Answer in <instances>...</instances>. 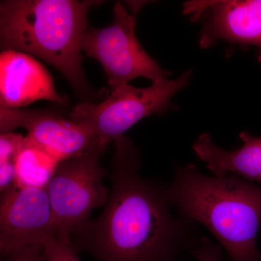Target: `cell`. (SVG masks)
<instances>
[{
    "mask_svg": "<svg viewBox=\"0 0 261 261\" xmlns=\"http://www.w3.org/2000/svg\"><path fill=\"white\" fill-rule=\"evenodd\" d=\"M97 0H5L0 3L2 51L13 50L53 65L70 84L82 102L97 93L82 65L81 41L87 30V13Z\"/></svg>",
    "mask_w": 261,
    "mask_h": 261,
    "instance_id": "cell-3",
    "label": "cell"
},
{
    "mask_svg": "<svg viewBox=\"0 0 261 261\" xmlns=\"http://www.w3.org/2000/svg\"><path fill=\"white\" fill-rule=\"evenodd\" d=\"M25 137L15 132L0 135V191H9L16 185L15 163L23 147Z\"/></svg>",
    "mask_w": 261,
    "mask_h": 261,
    "instance_id": "cell-13",
    "label": "cell"
},
{
    "mask_svg": "<svg viewBox=\"0 0 261 261\" xmlns=\"http://www.w3.org/2000/svg\"><path fill=\"white\" fill-rule=\"evenodd\" d=\"M142 5L132 3L128 9L117 3L113 23L87 29L82 38L81 50L100 63L112 91L140 77L155 82L171 74L146 53L136 36V18Z\"/></svg>",
    "mask_w": 261,
    "mask_h": 261,
    "instance_id": "cell-6",
    "label": "cell"
},
{
    "mask_svg": "<svg viewBox=\"0 0 261 261\" xmlns=\"http://www.w3.org/2000/svg\"><path fill=\"white\" fill-rule=\"evenodd\" d=\"M60 162L25 137L15 163L17 186L46 189Z\"/></svg>",
    "mask_w": 261,
    "mask_h": 261,
    "instance_id": "cell-12",
    "label": "cell"
},
{
    "mask_svg": "<svg viewBox=\"0 0 261 261\" xmlns=\"http://www.w3.org/2000/svg\"><path fill=\"white\" fill-rule=\"evenodd\" d=\"M5 258L7 261H47L42 245L25 247Z\"/></svg>",
    "mask_w": 261,
    "mask_h": 261,
    "instance_id": "cell-16",
    "label": "cell"
},
{
    "mask_svg": "<svg viewBox=\"0 0 261 261\" xmlns=\"http://www.w3.org/2000/svg\"><path fill=\"white\" fill-rule=\"evenodd\" d=\"M39 100L67 105L47 68L34 57L13 50L0 54V107L25 108Z\"/></svg>",
    "mask_w": 261,
    "mask_h": 261,
    "instance_id": "cell-10",
    "label": "cell"
},
{
    "mask_svg": "<svg viewBox=\"0 0 261 261\" xmlns=\"http://www.w3.org/2000/svg\"><path fill=\"white\" fill-rule=\"evenodd\" d=\"M42 245L47 261H82L69 236L56 233L46 239Z\"/></svg>",
    "mask_w": 261,
    "mask_h": 261,
    "instance_id": "cell-14",
    "label": "cell"
},
{
    "mask_svg": "<svg viewBox=\"0 0 261 261\" xmlns=\"http://www.w3.org/2000/svg\"><path fill=\"white\" fill-rule=\"evenodd\" d=\"M189 70L175 80L164 79L147 88L122 86L100 103L80 102L69 119L87 127L106 144L124 135L132 126L151 115H162L173 108L175 94L190 84Z\"/></svg>",
    "mask_w": 261,
    "mask_h": 261,
    "instance_id": "cell-5",
    "label": "cell"
},
{
    "mask_svg": "<svg viewBox=\"0 0 261 261\" xmlns=\"http://www.w3.org/2000/svg\"><path fill=\"white\" fill-rule=\"evenodd\" d=\"M194 18L207 11L199 44L208 48L219 41L253 46L261 62V0L194 2L185 5Z\"/></svg>",
    "mask_w": 261,
    "mask_h": 261,
    "instance_id": "cell-9",
    "label": "cell"
},
{
    "mask_svg": "<svg viewBox=\"0 0 261 261\" xmlns=\"http://www.w3.org/2000/svg\"><path fill=\"white\" fill-rule=\"evenodd\" d=\"M57 233L45 188L15 185L1 194L0 251L3 257L43 242Z\"/></svg>",
    "mask_w": 261,
    "mask_h": 261,
    "instance_id": "cell-7",
    "label": "cell"
},
{
    "mask_svg": "<svg viewBox=\"0 0 261 261\" xmlns=\"http://www.w3.org/2000/svg\"><path fill=\"white\" fill-rule=\"evenodd\" d=\"M18 128L28 132L27 137L59 161L80 154L97 140L87 127L45 110L0 107L1 134Z\"/></svg>",
    "mask_w": 261,
    "mask_h": 261,
    "instance_id": "cell-8",
    "label": "cell"
},
{
    "mask_svg": "<svg viewBox=\"0 0 261 261\" xmlns=\"http://www.w3.org/2000/svg\"><path fill=\"white\" fill-rule=\"evenodd\" d=\"M107 202L100 215L70 234L94 261H176L198 246L197 224L182 217L167 185L143 177L140 151L126 136L114 140Z\"/></svg>",
    "mask_w": 261,
    "mask_h": 261,
    "instance_id": "cell-1",
    "label": "cell"
},
{
    "mask_svg": "<svg viewBox=\"0 0 261 261\" xmlns=\"http://www.w3.org/2000/svg\"><path fill=\"white\" fill-rule=\"evenodd\" d=\"M243 145L226 150L215 144L210 134L203 133L195 140L193 149L215 176L233 174L252 182H261V137L247 132L240 135Z\"/></svg>",
    "mask_w": 261,
    "mask_h": 261,
    "instance_id": "cell-11",
    "label": "cell"
},
{
    "mask_svg": "<svg viewBox=\"0 0 261 261\" xmlns=\"http://www.w3.org/2000/svg\"><path fill=\"white\" fill-rule=\"evenodd\" d=\"M192 255L197 261H221L222 250L220 245L213 243L210 239L202 237Z\"/></svg>",
    "mask_w": 261,
    "mask_h": 261,
    "instance_id": "cell-15",
    "label": "cell"
},
{
    "mask_svg": "<svg viewBox=\"0 0 261 261\" xmlns=\"http://www.w3.org/2000/svg\"><path fill=\"white\" fill-rule=\"evenodd\" d=\"M107 145L98 138L83 152L57 166L46 190L59 234L70 237L90 221L94 209L106 205L109 188L103 179L108 171L100 159Z\"/></svg>",
    "mask_w": 261,
    "mask_h": 261,
    "instance_id": "cell-4",
    "label": "cell"
},
{
    "mask_svg": "<svg viewBox=\"0 0 261 261\" xmlns=\"http://www.w3.org/2000/svg\"><path fill=\"white\" fill-rule=\"evenodd\" d=\"M168 197L182 217L203 225L231 261H261V185L230 174H203L196 165L176 166Z\"/></svg>",
    "mask_w": 261,
    "mask_h": 261,
    "instance_id": "cell-2",
    "label": "cell"
}]
</instances>
